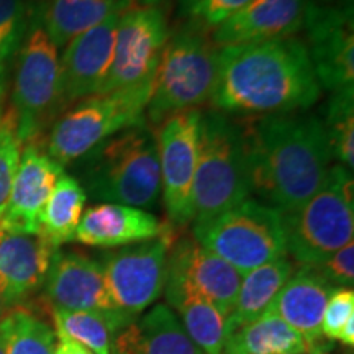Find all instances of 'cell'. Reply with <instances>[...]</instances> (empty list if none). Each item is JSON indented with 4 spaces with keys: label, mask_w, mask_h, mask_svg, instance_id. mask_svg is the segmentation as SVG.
<instances>
[{
    "label": "cell",
    "mask_w": 354,
    "mask_h": 354,
    "mask_svg": "<svg viewBox=\"0 0 354 354\" xmlns=\"http://www.w3.org/2000/svg\"><path fill=\"white\" fill-rule=\"evenodd\" d=\"M165 294L167 304L179 313L185 333L203 354H223L227 330L225 318L209 300L192 287L166 277Z\"/></svg>",
    "instance_id": "23"
},
{
    "label": "cell",
    "mask_w": 354,
    "mask_h": 354,
    "mask_svg": "<svg viewBox=\"0 0 354 354\" xmlns=\"http://www.w3.org/2000/svg\"><path fill=\"white\" fill-rule=\"evenodd\" d=\"M251 0H180V10L190 20L214 28Z\"/></svg>",
    "instance_id": "33"
},
{
    "label": "cell",
    "mask_w": 354,
    "mask_h": 354,
    "mask_svg": "<svg viewBox=\"0 0 354 354\" xmlns=\"http://www.w3.org/2000/svg\"><path fill=\"white\" fill-rule=\"evenodd\" d=\"M223 354H307L304 338L268 310L259 320L227 335Z\"/></svg>",
    "instance_id": "26"
},
{
    "label": "cell",
    "mask_w": 354,
    "mask_h": 354,
    "mask_svg": "<svg viewBox=\"0 0 354 354\" xmlns=\"http://www.w3.org/2000/svg\"><path fill=\"white\" fill-rule=\"evenodd\" d=\"M315 0H251L245 7L214 26L216 46L289 38L305 26Z\"/></svg>",
    "instance_id": "18"
},
{
    "label": "cell",
    "mask_w": 354,
    "mask_h": 354,
    "mask_svg": "<svg viewBox=\"0 0 354 354\" xmlns=\"http://www.w3.org/2000/svg\"><path fill=\"white\" fill-rule=\"evenodd\" d=\"M56 338L57 343L55 348V354H92L87 348H84L82 344L74 342V339L59 335H56Z\"/></svg>",
    "instance_id": "36"
},
{
    "label": "cell",
    "mask_w": 354,
    "mask_h": 354,
    "mask_svg": "<svg viewBox=\"0 0 354 354\" xmlns=\"http://www.w3.org/2000/svg\"><path fill=\"white\" fill-rule=\"evenodd\" d=\"M131 2H135L136 7H159L166 0H131Z\"/></svg>",
    "instance_id": "39"
},
{
    "label": "cell",
    "mask_w": 354,
    "mask_h": 354,
    "mask_svg": "<svg viewBox=\"0 0 354 354\" xmlns=\"http://www.w3.org/2000/svg\"><path fill=\"white\" fill-rule=\"evenodd\" d=\"M56 251L43 233L17 232L0 225V277L13 304L44 284Z\"/></svg>",
    "instance_id": "20"
},
{
    "label": "cell",
    "mask_w": 354,
    "mask_h": 354,
    "mask_svg": "<svg viewBox=\"0 0 354 354\" xmlns=\"http://www.w3.org/2000/svg\"><path fill=\"white\" fill-rule=\"evenodd\" d=\"M333 289L310 266H300L279 290L269 310L302 336L307 354H328L331 343L322 335V320Z\"/></svg>",
    "instance_id": "19"
},
{
    "label": "cell",
    "mask_w": 354,
    "mask_h": 354,
    "mask_svg": "<svg viewBox=\"0 0 354 354\" xmlns=\"http://www.w3.org/2000/svg\"><path fill=\"white\" fill-rule=\"evenodd\" d=\"M354 318L353 289H336L330 295L322 320V335L326 339H338L348 322Z\"/></svg>",
    "instance_id": "34"
},
{
    "label": "cell",
    "mask_w": 354,
    "mask_h": 354,
    "mask_svg": "<svg viewBox=\"0 0 354 354\" xmlns=\"http://www.w3.org/2000/svg\"><path fill=\"white\" fill-rule=\"evenodd\" d=\"M333 289H353L354 282V243H348L330 258L317 266H310Z\"/></svg>",
    "instance_id": "35"
},
{
    "label": "cell",
    "mask_w": 354,
    "mask_h": 354,
    "mask_svg": "<svg viewBox=\"0 0 354 354\" xmlns=\"http://www.w3.org/2000/svg\"><path fill=\"white\" fill-rule=\"evenodd\" d=\"M0 354H7L6 339H3V335H2V333H0Z\"/></svg>",
    "instance_id": "40"
},
{
    "label": "cell",
    "mask_w": 354,
    "mask_h": 354,
    "mask_svg": "<svg viewBox=\"0 0 354 354\" xmlns=\"http://www.w3.org/2000/svg\"><path fill=\"white\" fill-rule=\"evenodd\" d=\"M331 158H336L349 171L354 166V87L331 92L323 120Z\"/></svg>",
    "instance_id": "29"
},
{
    "label": "cell",
    "mask_w": 354,
    "mask_h": 354,
    "mask_svg": "<svg viewBox=\"0 0 354 354\" xmlns=\"http://www.w3.org/2000/svg\"><path fill=\"white\" fill-rule=\"evenodd\" d=\"M251 194L243 123L227 113H201L194 176V227L212 221Z\"/></svg>",
    "instance_id": "4"
},
{
    "label": "cell",
    "mask_w": 354,
    "mask_h": 354,
    "mask_svg": "<svg viewBox=\"0 0 354 354\" xmlns=\"http://www.w3.org/2000/svg\"><path fill=\"white\" fill-rule=\"evenodd\" d=\"M320 95L300 39L276 38L220 48L210 104L223 113L277 115L308 109Z\"/></svg>",
    "instance_id": "1"
},
{
    "label": "cell",
    "mask_w": 354,
    "mask_h": 354,
    "mask_svg": "<svg viewBox=\"0 0 354 354\" xmlns=\"http://www.w3.org/2000/svg\"><path fill=\"white\" fill-rule=\"evenodd\" d=\"M251 192L281 214L310 201L330 169L323 120L313 115L277 113L243 125Z\"/></svg>",
    "instance_id": "2"
},
{
    "label": "cell",
    "mask_w": 354,
    "mask_h": 354,
    "mask_svg": "<svg viewBox=\"0 0 354 354\" xmlns=\"http://www.w3.org/2000/svg\"><path fill=\"white\" fill-rule=\"evenodd\" d=\"M86 201L87 194L82 184L76 177L63 172L41 215V233L56 250L74 240Z\"/></svg>",
    "instance_id": "27"
},
{
    "label": "cell",
    "mask_w": 354,
    "mask_h": 354,
    "mask_svg": "<svg viewBox=\"0 0 354 354\" xmlns=\"http://www.w3.org/2000/svg\"><path fill=\"white\" fill-rule=\"evenodd\" d=\"M131 7V0H41L38 21L56 48L100 24L110 13Z\"/></svg>",
    "instance_id": "24"
},
{
    "label": "cell",
    "mask_w": 354,
    "mask_h": 354,
    "mask_svg": "<svg viewBox=\"0 0 354 354\" xmlns=\"http://www.w3.org/2000/svg\"><path fill=\"white\" fill-rule=\"evenodd\" d=\"M339 342H342L344 346L351 348L354 344V318L351 322H348V325L344 326L342 333H339Z\"/></svg>",
    "instance_id": "38"
},
{
    "label": "cell",
    "mask_w": 354,
    "mask_h": 354,
    "mask_svg": "<svg viewBox=\"0 0 354 354\" xmlns=\"http://www.w3.org/2000/svg\"><path fill=\"white\" fill-rule=\"evenodd\" d=\"M172 243L171 230L166 228L153 240L133 243L104 256L100 264L107 289L130 322L161 297Z\"/></svg>",
    "instance_id": "10"
},
{
    "label": "cell",
    "mask_w": 354,
    "mask_h": 354,
    "mask_svg": "<svg viewBox=\"0 0 354 354\" xmlns=\"http://www.w3.org/2000/svg\"><path fill=\"white\" fill-rule=\"evenodd\" d=\"M122 12L110 13L107 19L77 35L64 46L63 57L59 59L63 107L102 92L112 64L117 25Z\"/></svg>",
    "instance_id": "15"
},
{
    "label": "cell",
    "mask_w": 354,
    "mask_h": 354,
    "mask_svg": "<svg viewBox=\"0 0 354 354\" xmlns=\"http://www.w3.org/2000/svg\"><path fill=\"white\" fill-rule=\"evenodd\" d=\"M28 32V10L25 0H0V69L20 50Z\"/></svg>",
    "instance_id": "31"
},
{
    "label": "cell",
    "mask_w": 354,
    "mask_h": 354,
    "mask_svg": "<svg viewBox=\"0 0 354 354\" xmlns=\"http://www.w3.org/2000/svg\"><path fill=\"white\" fill-rule=\"evenodd\" d=\"M166 277L192 287L225 318L232 313L243 281V274L232 264L189 236L172 243Z\"/></svg>",
    "instance_id": "16"
},
{
    "label": "cell",
    "mask_w": 354,
    "mask_h": 354,
    "mask_svg": "<svg viewBox=\"0 0 354 354\" xmlns=\"http://www.w3.org/2000/svg\"><path fill=\"white\" fill-rule=\"evenodd\" d=\"M13 305L15 304H13L10 294H8L6 282H3L2 277H0V320L6 317V313L13 307Z\"/></svg>",
    "instance_id": "37"
},
{
    "label": "cell",
    "mask_w": 354,
    "mask_h": 354,
    "mask_svg": "<svg viewBox=\"0 0 354 354\" xmlns=\"http://www.w3.org/2000/svg\"><path fill=\"white\" fill-rule=\"evenodd\" d=\"M12 104L10 112L21 145L37 141L63 107L57 48L38 20L20 46Z\"/></svg>",
    "instance_id": "9"
},
{
    "label": "cell",
    "mask_w": 354,
    "mask_h": 354,
    "mask_svg": "<svg viewBox=\"0 0 354 354\" xmlns=\"http://www.w3.org/2000/svg\"><path fill=\"white\" fill-rule=\"evenodd\" d=\"M112 354H203L172 310L159 304L113 336Z\"/></svg>",
    "instance_id": "22"
},
{
    "label": "cell",
    "mask_w": 354,
    "mask_h": 354,
    "mask_svg": "<svg viewBox=\"0 0 354 354\" xmlns=\"http://www.w3.org/2000/svg\"><path fill=\"white\" fill-rule=\"evenodd\" d=\"M194 240L243 276L287 256L282 214L253 198L240 202L209 223L194 227Z\"/></svg>",
    "instance_id": "8"
},
{
    "label": "cell",
    "mask_w": 354,
    "mask_h": 354,
    "mask_svg": "<svg viewBox=\"0 0 354 354\" xmlns=\"http://www.w3.org/2000/svg\"><path fill=\"white\" fill-rule=\"evenodd\" d=\"M77 161L84 190L95 201L141 210L159 201L161 172L156 133L146 123L110 136Z\"/></svg>",
    "instance_id": "3"
},
{
    "label": "cell",
    "mask_w": 354,
    "mask_h": 354,
    "mask_svg": "<svg viewBox=\"0 0 354 354\" xmlns=\"http://www.w3.org/2000/svg\"><path fill=\"white\" fill-rule=\"evenodd\" d=\"M207 28L209 26L190 21L179 32L169 35L146 107L153 125H161L172 115L210 102L220 46H216Z\"/></svg>",
    "instance_id": "5"
},
{
    "label": "cell",
    "mask_w": 354,
    "mask_h": 354,
    "mask_svg": "<svg viewBox=\"0 0 354 354\" xmlns=\"http://www.w3.org/2000/svg\"><path fill=\"white\" fill-rule=\"evenodd\" d=\"M63 172L64 167L43 151L38 141L24 145L10 201L6 214L0 218V225L17 232L41 233L44 205Z\"/></svg>",
    "instance_id": "17"
},
{
    "label": "cell",
    "mask_w": 354,
    "mask_h": 354,
    "mask_svg": "<svg viewBox=\"0 0 354 354\" xmlns=\"http://www.w3.org/2000/svg\"><path fill=\"white\" fill-rule=\"evenodd\" d=\"M348 167L331 166L322 187L297 210L282 214L287 253L317 266L353 241L354 194Z\"/></svg>",
    "instance_id": "6"
},
{
    "label": "cell",
    "mask_w": 354,
    "mask_h": 354,
    "mask_svg": "<svg viewBox=\"0 0 354 354\" xmlns=\"http://www.w3.org/2000/svg\"><path fill=\"white\" fill-rule=\"evenodd\" d=\"M304 28L308 55L320 88L354 87V30L351 6H318L313 2Z\"/></svg>",
    "instance_id": "14"
},
{
    "label": "cell",
    "mask_w": 354,
    "mask_h": 354,
    "mask_svg": "<svg viewBox=\"0 0 354 354\" xmlns=\"http://www.w3.org/2000/svg\"><path fill=\"white\" fill-rule=\"evenodd\" d=\"M166 228L149 212L118 203H99L81 216L74 240L87 246L118 248L153 240Z\"/></svg>",
    "instance_id": "21"
},
{
    "label": "cell",
    "mask_w": 354,
    "mask_h": 354,
    "mask_svg": "<svg viewBox=\"0 0 354 354\" xmlns=\"http://www.w3.org/2000/svg\"><path fill=\"white\" fill-rule=\"evenodd\" d=\"M165 12L158 7H128L122 12L112 64L100 94L153 86L169 39Z\"/></svg>",
    "instance_id": "11"
},
{
    "label": "cell",
    "mask_w": 354,
    "mask_h": 354,
    "mask_svg": "<svg viewBox=\"0 0 354 354\" xmlns=\"http://www.w3.org/2000/svg\"><path fill=\"white\" fill-rule=\"evenodd\" d=\"M7 354H55L56 331L32 310L13 305L0 320Z\"/></svg>",
    "instance_id": "28"
},
{
    "label": "cell",
    "mask_w": 354,
    "mask_h": 354,
    "mask_svg": "<svg viewBox=\"0 0 354 354\" xmlns=\"http://www.w3.org/2000/svg\"><path fill=\"white\" fill-rule=\"evenodd\" d=\"M0 99H2V94H0ZM2 118H3V112H2V105H0V123H2Z\"/></svg>",
    "instance_id": "42"
},
{
    "label": "cell",
    "mask_w": 354,
    "mask_h": 354,
    "mask_svg": "<svg viewBox=\"0 0 354 354\" xmlns=\"http://www.w3.org/2000/svg\"><path fill=\"white\" fill-rule=\"evenodd\" d=\"M292 272H294V264L284 256L245 274L234 300V307L225 322L227 335L240 326L259 320L264 313H268L279 290L292 276Z\"/></svg>",
    "instance_id": "25"
},
{
    "label": "cell",
    "mask_w": 354,
    "mask_h": 354,
    "mask_svg": "<svg viewBox=\"0 0 354 354\" xmlns=\"http://www.w3.org/2000/svg\"><path fill=\"white\" fill-rule=\"evenodd\" d=\"M3 71L0 69V94H3Z\"/></svg>",
    "instance_id": "41"
},
{
    "label": "cell",
    "mask_w": 354,
    "mask_h": 354,
    "mask_svg": "<svg viewBox=\"0 0 354 354\" xmlns=\"http://www.w3.org/2000/svg\"><path fill=\"white\" fill-rule=\"evenodd\" d=\"M44 290L53 308L104 317L113 336L133 323L113 304L102 264L79 251H56L53 254Z\"/></svg>",
    "instance_id": "13"
},
{
    "label": "cell",
    "mask_w": 354,
    "mask_h": 354,
    "mask_svg": "<svg viewBox=\"0 0 354 354\" xmlns=\"http://www.w3.org/2000/svg\"><path fill=\"white\" fill-rule=\"evenodd\" d=\"M201 113L194 109L172 115L161 123L156 135L161 194L167 216L176 227L194 221L192 187Z\"/></svg>",
    "instance_id": "12"
},
{
    "label": "cell",
    "mask_w": 354,
    "mask_h": 354,
    "mask_svg": "<svg viewBox=\"0 0 354 354\" xmlns=\"http://www.w3.org/2000/svg\"><path fill=\"white\" fill-rule=\"evenodd\" d=\"M21 141L17 136L15 120L12 112L3 113L2 123H0V218L6 214L13 179H15L17 167L20 162Z\"/></svg>",
    "instance_id": "32"
},
{
    "label": "cell",
    "mask_w": 354,
    "mask_h": 354,
    "mask_svg": "<svg viewBox=\"0 0 354 354\" xmlns=\"http://www.w3.org/2000/svg\"><path fill=\"white\" fill-rule=\"evenodd\" d=\"M56 335L74 339L92 354H112L113 333L104 317L92 312L53 308Z\"/></svg>",
    "instance_id": "30"
},
{
    "label": "cell",
    "mask_w": 354,
    "mask_h": 354,
    "mask_svg": "<svg viewBox=\"0 0 354 354\" xmlns=\"http://www.w3.org/2000/svg\"><path fill=\"white\" fill-rule=\"evenodd\" d=\"M151 91L153 86L113 91L77 102L53 125L46 153L64 166L81 159L110 136L145 125Z\"/></svg>",
    "instance_id": "7"
}]
</instances>
